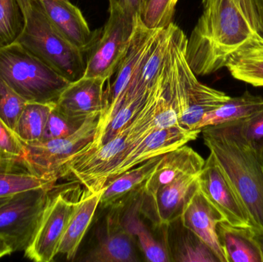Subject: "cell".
Returning <instances> with one entry per match:
<instances>
[{
    "label": "cell",
    "mask_w": 263,
    "mask_h": 262,
    "mask_svg": "<svg viewBox=\"0 0 263 262\" xmlns=\"http://www.w3.org/2000/svg\"><path fill=\"white\" fill-rule=\"evenodd\" d=\"M257 33L263 36V0H213L187 41L192 70L207 75L226 68L232 54Z\"/></svg>",
    "instance_id": "6da1fadb"
},
{
    "label": "cell",
    "mask_w": 263,
    "mask_h": 262,
    "mask_svg": "<svg viewBox=\"0 0 263 262\" xmlns=\"http://www.w3.org/2000/svg\"><path fill=\"white\" fill-rule=\"evenodd\" d=\"M205 145L248 213L250 227L263 232V167L259 150L246 138L240 120L203 128Z\"/></svg>",
    "instance_id": "7a4b0ae2"
},
{
    "label": "cell",
    "mask_w": 263,
    "mask_h": 262,
    "mask_svg": "<svg viewBox=\"0 0 263 262\" xmlns=\"http://www.w3.org/2000/svg\"><path fill=\"white\" fill-rule=\"evenodd\" d=\"M163 69L150 89L146 103L130 124L100 147L79 152L66 166L63 178L72 176L91 192L103 190L109 175L120 166L131 149L153 131L156 103L163 87Z\"/></svg>",
    "instance_id": "3957f363"
},
{
    "label": "cell",
    "mask_w": 263,
    "mask_h": 262,
    "mask_svg": "<svg viewBox=\"0 0 263 262\" xmlns=\"http://www.w3.org/2000/svg\"><path fill=\"white\" fill-rule=\"evenodd\" d=\"M165 58V86L181 127L196 130L202 117L228 101L230 95L205 86L198 80L186 58L187 38L183 31L172 23Z\"/></svg>",
    "instance_id": "277c9868"
},
{
    "label": "cell",
    "mask_w": 263,
    "mask_h": 262,
    "mask_svg": "<svg viewBox=\"0 0 263 262\" xmlns=\"http://www.w3.org/2000/svg\"><path fill=\"white\" fill-rule=\"evenodd\" d=\"M0 78L27 103H55L70 83L18 43L0 48Z\"/></svg>",
    "instance_id": "5b68a950"
},
{
    "label": "cell",
    "mask_w": 263,
    "mask_h": 262,
    "mask_svg": "<svg viewBox=\"0 0 263 262\" xmlns=\"http://www.w3.org/2000/svg\"><path fill=\"white\" fill-rule=\"evenodd\" d=\"M26 19V26L16 43L70 83L83 78L86 66L85 52L54 27L38 0H32Z\"/></svg>",
    "instance_id": "8992f818"
},
{
    "label": "cell",
    "mask_w": 263,
    "mask_h": 262,
    "mask_svg": "<svg viewBox=\"0 0 263 262\" xmlns=\"http://www.w3.org/2000/svg\"><path fill=\"white\" fill-rule=\"evenodd\" d=\"M100 115L98 113L89 116L82 127L69 136L24 143L26 152L23 163L26 172L57 184L59 179L63 178L68 163L93 141Z\"/></svg>",
    "instance_id": "52a82bcc"
},
{
    "label": "cell",
    "mask_w": 263,
    "mask_h": 262,
    "mask_svg": "<svg viewBox=\"0 0 263 262\" xmlns=\"http://www.w3.org/2000/svg\"><path fill=\"white\" fill-rule=\"evenodd\" d=\"M54 187L18 192L0 207V237L12 253L25 252L30 244Z\"/></svg>",
    "instance_id": "ba28073f"
},
{
    "label": "cell",
    "mask_w": 263,
    "mask_h": 262,
    "mask_svg": "<svg viewBox=\"0 0 263 262\" xmlns=\"http://www.w3.org/2000/svg\"><path fill=\"white\" fill-rule=\"evenodd\" d=\"M104 27L88 50L84 76L109 80L127 53L139 18L117 9H109Z\"/></svg>",
    "instance_id": "9c48e42d"
},
{
    "label": "cell",
    "mask_w": 263,
    "mask_h": 262,
    "mask_svg": "<svg viewBox=\"0 0 263 262\" xmlns=\"http://www.w3.org/2000/svg\"><path fill=\"white\" fill-rule=\"evenodd\" d=\"M77 199L72 195L71 188L58 189L55 185L35 235L25 251L26 258L36 262H50L58 255L60 241Z\"/></svg>",
    "instance_id": "30bf717a"
},
{
    "label": "cell",
    "mask_w": 263,
    "mask_h": 262,
    "mask_svg": "<svg viewBox=\"0 0 263 262\" xmlns=\"http://www.w3.org/2000/svg\"><path fill=\"white\" fill-rule=\"evenodd\" d=\"M160 29H149L145 26L141 17L138 18L127 53L114 74V83L105 90L104 109L99 118L98 129L92 143L100 138L112 120L123 93Z\"/></svg>",
    "instance_id": "8fae6325"
},
{
    "label": "cell",
    "mask_w": 263,
    "mask_h": 262,
    "mask_svg": "<svg viewBox=\"0 0 263 262\" xmlns=\"http://www.w3.org/2000/svg\"><path fill=\"white\" fill-rule=\"evenodd\" d=\"M198 182L201 192L227 223L235 226H250L245 207L213 154L210 153L205 160Z\"/></svg>",
    "instance_id": "7c38bea8"
},
{
    "label": "cell",
    "mask_w": 263,
    "mask_h": 262,
    "mask_svg": "<svg viewBox=\"0 0 263 262\" xmlns=\"http://www.w3.org/2000/svg\"><path fill=\"white\" fill-rule=\"evenodd\" d=\"M199 175H186L161 188L151 198L140 191L139 213L157 227H164L180 218L193 194L199 187Z\"/></svg>",
    "instance_id": "4fadbf2b"
},
{
    "label": "cell",
    "mask_w": 263,
    "mask_h": 262,
    "mask_svg": "<svg viewBox=\"0 0 263 262\" xmlns=\"http://www.w3.org/2000/svg\"><path fill=\"white\" fill-rule=\"evenodd\" d=\"M202 130H187L183 128L156 129L131 149L120 166L109 175L106 185L126 171L144 162L175 150L190 142L194 141Z\"/></svg>",
    "instance_id": "5bb4252c"
},
{
    "label": "cell",
    "mask_w": 263,
    "mask_h": 262,
    "mask_svg": "<svg viewBox=\"0 0 263 262\" xmlns=\"http://www.w3.org/2000/svg\"><path fill=\"white\" fill-rule=\"evenodd\" d=\"M54 27L74 46L88 52L98 33L91 31L80 9L70 0H38Z\"/></svg>",
    "instance_id": "9a60e30c"
},
{
    "label": "cell",
    "mask_w": 263,
    "mask_h": 262,
    "mask_svg": "<svg viewBox=\"0 0 263 262\" xmlns=\"http://www.w3.org/2000/svg\"><path fill=\"white\" fill-rule=\"evenodd\" d=\"M106 81L102 78L83 77L69 83L55 103V109L65 115L78 118L101 114L105 106Z\"/></svg>",
    "instance_id": "2e32d148"
},
{
    "label": "cell",
    "mask_w": 263,
    "mask_h": 262,
    "mask_svg": "<svg viewBox=\"0 0 263 262\" xmlns=\"http://www.w3.org/2000/svg\"><path fill=\"white\" fill-rule=\"evenodd\" d=\"M99 232L97 245L86 255V262H136L134 236L117 214L109 215Z\"/></svg>",
    "instance_id": "e0dca14e"
},
{
    "label": "cell",
    "mask_w": 263,
    "mask_h": 262,
    "mask_svg": "<svg viewBox=\"0 0 263 262\" xmlns=\"http://www.w3.org/2000/svg\"><path fill=\"white\" fill-rule=\"evenodd\" d=\"M205 159L191 147L184 146L167 152L141 190L144 198H151L159 189L186 175H199Z\"/></svg>",
    "instance_id": "ac0fdd59"
},
{
    "label": "cell",
    "mask_w": 263,
    "mask_h": 262,
    "mask_svg": "<svg viewBox=\"0 0 263 262\" xmlns=\"http://www.w3.org/2000/svg\"><path fill=\"white\" fill-rule=\"evenodd\" d=\"M179 219L182 226L194 232L215 252L221 262H227L216 230L218 223L226 221L225 218L199 187L187 203Z\"/></svg>",
    "instance_id": "d6986e66"
},
{
    "label": "cell",
    "mask_w": 263,
    "mask_h": 262,
    "mask_svg": "<svg viewBox=\"0 0 263 262\" xmlns=\"http://www.w3.org/2000/svg\"><path fill=\"white\" fill-rule=\"evenodd\" d=\"M168 26L166 28H161L123 93L116 112L123 103L149 92L162 69L168 49Z\"/></svg>",
    "instance_id": "ffe728a7"
},
{
    "label": "cell",
    "mask_w": 263,
    "mask_h": 262,
    "mask_svg": "<svg viewBox=\"0 0 263 262\" xmlns=\"http://www.w3.org/2000/svg\"><path fill=\"white\" fill-rule=\"evenodd\" d=\"M103 190L98 192L84 191L77 200L73 212L59 246L58 255L66 256L68 261L76 258L77 252L98 209Z\"/></svg>",
    "instance_id": "44dd1931"
},
{
    "label": "cell",
    "mask_w": 263,
    "mask_h": 262,
    "mask_svg": "<svg viewBox=\"0 0 263 262\" xmlns=\"http://www.w3.org/2000/svg\"><path fill=\"white\" fill-rule=\"evenodd\" d=\"M164 227L166 228L165 246L172 261L221 262L199 236L182 226L180 219Z\"/></svg>",
    "instance_id": "7402d4cb"
},
{
    "label": "cell",
    "mask_w": 263,
    "mask_h": 262,
    "mask_svg": "<svg viewBox=\"0 0 263 262\" xmlns=\"http://www.w3.org/2000/svg\"><path fill=\"white\" fill-rule=\"evenodd\" d=\"M164 155L153 157L109 182L103 188L100 206L103 208L119 206L123 200L133 193L140 192L145 182L159 166Z\"/></svg>",
    "instance_id": "603a6c76"
},
{
    "label": "cell",
    "mask_w": 263,
    "mask_h": 262,
    "mask_svg": "<svg viewBox=\"0 0 263 262\" xmlns=\"http://www.w3.org/2000/svg\"><path fill=\"white\" fill-rule=\"evenodd\" d=\"M232 76L254 87H263V36L255 34L232 54L227 66Z\"/></svg>",
    "instance_id": "cb8c5ba5"
},
{
    "label": "cell",
    "mask_w": 263,
    "mask_h": 262,
    "mask_svg": "<svg viewBox=\"0 0 263 262\" xmlns=\"http://www.w3.org/2000/svg\"><path fill=\"white\" fill-rule=\"evenodd\" d=\"M216 230L227 262H262L250 226H235L222 221L218 223Z\"/></svg>",
    "instance_id": "d4e9b609"
},
{
    "label": "cell",
    "mask_w": 263,
    "mask_h": 262,
    "mask_svg": "<svg viewBox=\"0 0 263 262\" xmlns=\"http://www.w3.org/2000/svg\"><path fill=\"white\" fill-rule=\"evenodd\" d=\"M262 109L263 96L246 92L240 96L230 97V99L222 106L207 112L196 126V130H202L208 126L244 119Z\"/></svg>",
    "instance_id": "484cf974"
},
{
    "label": "cell",
    "mask_w": 263,
    "mask_h": 262,
    "mask_svg": "<svg viewBox=\"0 0 263 262\" xmlns=\"http://www.w3.org/2000/svg\"><path fill=\"white\" fill-rule=\"evenodd\" d=\"M139 204H140V192L137 199L133 203L127 212L125 214L123 221L125 227L129 232L136 236L139 246L145 258L148 261L168 262L172 261L170 253L165 245L156 239L146 226L139 218Z\"/></svg>",
    "instance_id": "4316f807"
},
{
    "label": "cell",
    "mask_w": 263,
    "mask_h": 262,
    "mask_svg": "<svg viewBox=\"0 0 263 262\" xmlns=\"http://www.w3.org/2000/svg\"><path fill=\"white\" fill-rule=\"evenodd\" d=\"M55 103H27L20 114L14 132L24 143L40 142L48 117Z\"/></svg>",
    "instance_id": "83f0119b"
},
{
    "label": "cell",
    "mask_w": 263,
    "mask_h": 262,
    "mask_svg": "<svg viewBox=\"0 0 263 262\" xmlns=\"http://www.w3.org/2000/svg\"><path fill=\"white\" fill-rule=\"evenodd\" d=\"M26 146L16 134L0 120V172H26Z\"/></svg>",
    "instance_id": "f1b7e54d"
},
{
    "label": "cell",
    "mask_w": 263,
    "mask_h": 262,
    "mask_svg": "<svg viewBox=\"0 0 263 262\" xmlns=\"http://www.w3.org/2000/svg\"><path fill=\"white\" fill-rule=\"evenodd\" d=\"M26 21L18 0H0V48L16 43Z\"/></svg>",
    "instance_id": "f546056e"
},
{
    "label": "cell",
    "mask_w": 263,
    "mask_h": 262,
    "mask_svg": "<svg viewBox=\"0 0 263 262\" xmlns=\"http://www.w3.org/2000/svg\"><path fill=\"white\" fill-rule=\"evenodd\" d=\"M55 185L26 172H0V198L29 189L54 187Z\"/></svg>",
    "instance_id": "4dcf8cb0"
},
{
    "label": "cell",
    "mask_w": 263,
    "mask_h": 262,
    "mask_svg": "<svg viewBox=\"0 0 263 262\" xmlns=\"http://www.w3.org/2000/svg\"><path fill=\"white\" fill-rule=\"evenodd\" d=\"M87 118H78L65 115L57 110L54 105L48 117L41 141L69 136L82 127Z\"/></svg>",
    "instance_id": "1f68e13d"
},
{
    "label": "cell",
    "mask_w": 263,
    "mask_h": 262,
    "mask_svg": "<svg viewBox=\"0 0 263 262\" xmlns=\"http://www.w3.org/2000/svg\"><path fill=\"white\" fill-rule=\"evenodd\" d=\"M178 0H148L142 14V21L149 29L166 28L173 23Z\"/></svg>",
    "instance_id": "d6a6232c"
},
{
    "label": "cell",
    "mask_w": 263,
    "mask_h": 262,
    "mask_svg": "<svg viewBox=\"0 0 263 262\" xmlns=\"http://www.w3.org/2000/svg\"><path fill=\"white\" fill-rule=\"evenodd\" d=\"M26 103L0 78V120L13 132Z\"/></svg>",
    "instance_id": "836d02e7"
},
{
    "label": "cell",
    "mask_w": 263,
    "mask_h": 262,
    "mask_svg": "<svg viewBox=\"0 0 263 262\" xmlns=\"http://www.w3.org/2000/svg\"><path fill=\"white\" fill-rule=\"evenodd\" d=\"M240 124L242 134L259 152L263 147V109L241 119Z\"/></svg>",
    "instance_id": "e575fe53"
},
{
    "label": "cell",
    "mask_w": 263,
    "mask_h": 262,
    "mask_svg": "<svg viewBox=\"0 0 263 262\" xmlns=\"http://www.w3.org/2000/svg\"><path fill=\"white\" fill-rule=\"evenodd\" d=\"M109 9H120L133 18L142 17L145 7L144 0H109Z\"/></svg>",
    "instance_id": "d590c367"
},
{
    "label": "cell",
    "mask_w": 263,
    "mask_h": 262,
    "mask_svg": "<svg viewBox=\"0 0 263 262\" xmlns=\"http://www.w3.org/2000/svg\"><path fill=\"white\" fill-rule=\"evenodd\" d=\"M12 253V249L3 238L0 237V258Z\"/></svg>",
    "instance_id": "8d00e7d4"
},
{
    "label": "cell",
    "mask_w": 263,
    "mask_h": 262,
    "mask_svg": "<svg viewBox=\"0 0 263 262\" xmlns=\"http://www.w3.org/2000/svg\"><path fill=\"white\" fill-rule=\"evenodd\" d=\"M252 229H253L255 239L257 241L258 246H259V249H260L263 262V232H262V231L256 230V229H253V228H252Z\"/></svg>",
    "instance_id": "74e56055"
},
{
    "label": "cell",
    "mask_w": 263,
    "mask_h": 262,
    "mask_svg": "<svg viewBox=\"0 0 263 262\" xmlns=\"http://www.w3.org/2000/svg\"><path fill=\"white\" fill-rule=\"evenodd\" d=\"M32 0H18L20 5H21L22 9L24 12L25 15H27L28 12L31 8V4H32Z\"/></svg>",
    "instance_id": "f35d334b"
},
{
    "label": "cell",
    "mask_w": 263,
    "mask_h": 262,
    "mask_svg": "<svg viewBox=\"0 0 263 262\" xmlns=\"http://www.w3.org/2000/svg\"><path fill=\"white\" fill-rule=\"evenodd\" d=\"M10 197L11 196L1 197V198H0V207H1V206H3V205H4L5 203H6V201H7L8 200H9V198H10Z\"/></svg>",
    "instance_id": "ab89813d"
},
{
    "label": "cell",
    "mask_w": 263,
    "mask_h": 262,
    "mask_svg": "<svg viewBox=\"0 0 263 262\" xmlns=\"http://www.w3.org/2000/svg\"><path fill=\"white\" fill-rule=\"evenodd\" d=\"M259 154H260L261 162H262V165L263 167V147L262 148V149H261V150L259 151Z\"/></svg>",
    "instance_id": "60d3db41"
},
{
    "label": "cell",
    "mask_w": 263,
    "mask_h": 262,
    "mask_svg": "<svg viewBox=\"0 0 263 262\" xmlns=\"http://www.w3.org/2000/svg\"><path fill=\"white\" fill-rule=\"evenodd\" d=\"M213 1V0H202V3H203V6H205V5L208 4V3H210V2Z\"/></svg>",
    "instance_id": "b9f144b4"
},
{
    "label": "cell",
    "mask_w": 263,
    "mask_h": 262,
    "mask_svg": "<svg viewBox=\"0 0 263 262\" xmlns=\"http://www.w3.org/2000/svg\"><path fill=\"white\" fill-rule=\"evenodd\" d=\"M144 1H145V4H146V3H147V2H148V0H144Z\"/></svg>",
    "instance_id": "7bdbcfd3"
}]
</instances>
